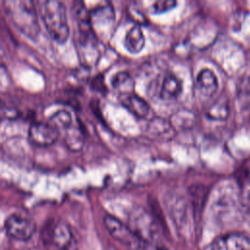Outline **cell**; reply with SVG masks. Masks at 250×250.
<instances>
[{"label": "cell", "instance_id": "cell-1", "mask_svg": "<svg viewBox=\"0 0 250 250\" xmlns=\"http://www.w3.org/2000/svg\"><path fill=\"white\" fill-rule=\"evenodd\" d=\"M38 13L50 37L60 44L64 43L69 36L64 3L59 0L40 1L38 2Z\"/></svg>", "mask_w": 250, "mask_h": 250}, {"label": "cell", "instance_id": "cell-2", "mask_svg": "<svg viewBox=\"0 0 250 250\" xmlns=\"http://www.w3.org/2000/svg\"><path fill=\"white\" fill-rule=\"evenodd\" d=\"M5 12L22 34L34 39L40 32L37 9L33 2L26 0H9L4 2Z\"/></svg>", "mask_w": 250, "mask_h": 250}, {"label": "cell", "instance_id": "cell-3", "mask_svg": "<svg viewBox=\"0 0 250 250\" xmlns=\"http://www.w3.org/2000/svg\"><path fill=\"white\" fill-rule=\"evenodd\" d=\"M5 229L9 236L17 240L30 239L36 230L35 223L29 217L14 213L11 214L5 221Z\"/></svg>", "mask_w": 250, "mask_h": 250}, {"label": "cell", "instance_id": "cell-4", "mask_svg": "<svg viewBox=\"0 0 250 250\" xmlns=\"http://www.w3.org/2000/svg\"><path fill=\"white\" fill-rule=\"evenodd\" d=\"M104 226L110 235L131 249H137L141 246L142 239L131 229L130 227L112 216H105L104 219Z\"/></svg>", "mask_w": 250, "mask_h": 250}, {"label": "cell", "instance_id": "cell-5", "mask_svg": "<svg viewBox=\"0 0 250 250\" xmlns=\"http://www.w3.org/2000/svg\"><path fill=\"white\" fill-rule=\"evenodd\" d=\"M58 130L51 124L41 121L31 123L28 129V139L30 143L37 146H49L59 139Z\"/></svg>", "mask_w": 250, "mask_h": 250}, {"label": "cell", "instance_id": "cell-6", "mask_svg": "<svg viewBox=\"0 0 250 250\" xmlns=\"http://www.w3.org/2000/svg\"><path fill=\"white\" fill-rule=\"evenodd\" d=\"M212 250H250V238L239 232H231L215 239Z\"/></svg>", "mask_w": 250, "mask_h": 250}, {"label": "cell", "instance_id": "cell-7", "mask_svg": "<svg viewBox=\"0 0 250 250\" xmlns=\"http://www.w3.org/2000/svg\"><path fill=\"white\" fill-rule=\"evenodd\" d=\"M55 245L60 250H76V240L70 227L64 222L55 224L52 231Z\"/></svg>", "mask_w": 250, "mask_h": 250}, {"label": "cell", "instance_id": "cell-8", "mask_svg": "<svg viewBox=\"0 0 250 250\" xmlns=\"http://www.w3.org/2000/svg\"><path fill=\"white\" fill-rule=\"evenodd\" d=\"M146 134L152 139L169 141L175 136V129L170 121L162 117H154L147 123Z\"/></svg>", "mask_w": 250, "mask_h": 250}, {"label": "cell", "instance_id": "cell-9", "mask_svg": "<svg viewBox=\"0 0 250 250\" xmlns=\"http://www.w3.org/2000/svg\"><path fill=\"white\" fill-rule=\"evenodd\" d=\"M120 101L123 106H125L131 113L139 118L146 117L149 112L148 104L138 95L133 93L123 94L121 95Z\"/></svg>", "mask_w": 250, "mask_h": 250}, {"label": "cell", "instance_id": "cell-10", "mask_svg": "<svg viewBox=\"0 0 250 250\" xmlns=\"http://www.w3.org/2000/svg\"><path fill=\"white\" fill-rule=\"evenodd\" d=\"M62 139L69 150L79 151L82 149L85 142V137L82 126L79 124L78 121H75L69 128L62 132Z\"/></svg>", "mask_w": 250, "mask_h": 250}, {"label": "cell", "instance_id": "cell-11", "mask_svg": "<svg viewBox=\"0 0 250 250\" xmlns=\"http://www.w3.org/2000/svg\"><path fill=\"white\" fill-rule=\"evenodd\" d=\"M197 87L201 95L205 97H212L218 89V80L212 70L203 68L199 71L196 78Z\"/></svg>", "mask_w": 250, "mask_h": 250}, {"label": "cell", "instance_id": "cell-12", "mask_svg": "<svg viewBox=\"0 0 250 250\" xmlns=\"http://www.w3.org/2000/svg\"><path fill=\"white\" fill-rule=\"evenodd\" d=\"M145 36L139 24L132 26L125 35L124 45L125 48L132 54L140 53L145 46Z\"/></svg>", "mask_w": 250, "mask_h": 250}, {"label": "cell", "instance_id": "cell-13", "mask_svg": "<svg viewBox=\"0 0 250 250\" xmlns=\"http://www.w3.org/2000/svg\"><path fill=\"white\" fill-rule=\"evenodd\" d=\"M182 90L183 86L181 80L173 74H168L162 81L159 96L165 101L174 100L182 93Z\"/></svg>", "mask_w": 250, "mask_h": 250}, {"label": "cell", "instance_id": "cell-14", "mask_svg": "<svg viewBox=\"0 0 250 250\" xmlns=\"http://www.w3.org/2000/svg\"><path fill=\"white\" fill-rule=\"evenodd\" d=\"M196 120L195 114L188 109H181L172 115L170 120L171 125L175 129H188L191 128Z\"/></svg>", "mask_w": 250, "mask_h": 250}, {"label": "cell", "instance_id": "cell-15", "mask_svg": "<svg viewBox=\"0 0 250 250\" xmlns=\"http://www.w3.org/2000/svg\"><path fill=\"white\" fill-rule=\"evenodd\" d=\"M51 124L58 130L59 134L64 132L67 128H69L75 121L73 117L67 109H59L54 112L50 117Z\"/></svg>", "mask_w": 250, "mask_h": 250}, {"label": "cell", "instance_id": "cell-16", "mask_svg": "<svg viewBox=\"0 0 250 250\" xmlns=\"http://www.w3.org/2000/svg\"><path fill=\"white\" fill-rule=\"evenodd\" d=\"M229 103L223 98H220L213 103L206 110V116L212 120H223L229 116Z\"/></svg>", "mask_w": 250, "mask_h": 250}, {"label": "cell", "instance_id": "cell-17", "mask_svg": "<svg viewBox=\"0 0 250 250\" xmlns=\"http://www.w3.org/2000/svg\"><path fill=\"white\" fill-rule=\"evenodd\" d=\"M126 85H129L132 87V79L129 75L128 72L126 71H120L115 73L112 78H111V86L112 88L118 90L121 92L122 94H125V91H127L129 89V87H127Z\"/></svg>", "mask_w": 250, "mask_h": 250}, {"label": "cell", "instance_id": "cell-18", "mask_svg": "<svg viewBox=\"0 0 250 250\" xmlns=\"http://www.w3.org/2000/svg\"><path fill=\"white\" fill-rule=\"evenodd\" d=\"M176 5H177V2L174 0H159L153 3L152 9L154 13L160 14L174 8Z\"/></svg>", "mask_w": 250, "mask_h": 250}, {"label": "cell", "instance_id": "cell-19", "mask_svg": "<svg viewBox=\"0 0 250 250\" xmlns=\"http://www.w3.org/2000/svg\"><path fill=\"white\" fill-rule=\"evenodd\" d=\"M143 250H168L165 246L155 242V241H147L144 247Z\"/></svg>", "mask_w": 250, "mask_h": 250}, {"label": "cell", "instance_id": "cell-20", "mask_svg": "<svg viewBox=\"0 0 250 250\" xmlns=\"http://www.w3.org/2000/svg\"><path fill=\"white\" fill-rule=\"evenodd\" d=\"M3 107H4V104H3L2 100L0 99V110H2V109H3Z\"/></svg>", "mask_w": 250, "mask_h": 250}]
</instances>
